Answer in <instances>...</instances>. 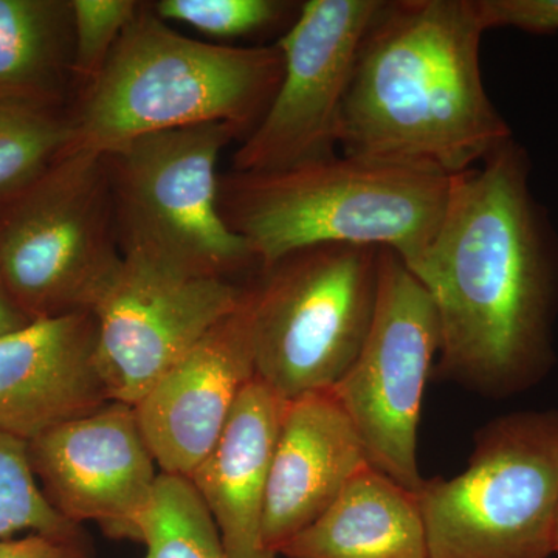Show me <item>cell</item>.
<instances>
[{"label": "cell", "instance_id": "603a6c76", "mask_svg": "<svg viewBox=\"0 0 558 558\" xmlns=\"http://www.w3.org/2000/svg\"><path fill=\"white\" fill-rule=\"evenodd\" d=\"M292 3L279 0H160L150 3L165 22H182L219 39L245 38L275 27Z\"/></svg>", "mask_w": 558, "mask_h": 558}, {"label": "cell", "instance_id": "44dd1931", "mask_svg": "<svg viewBox=\"0 0 558 558\" xmlns=\"http://www.w3.org/2000/svg\"><path fill=\"white\" fill-rule=\"evenodd\" d=\"M22 532L80 537L78 524L62 517L39 487L28 440L0 432V539Z\"/></svg>", "mask_w": 558, "mask_h": 558}, {"label": "cell", "instance_id": "7402d4cb", "mask_svg": "<svg viewBox=\"0 0 558 558\" xmlns=\"http://www.w3.org/2000/svg\"><path fill=\"white\" fill-rule=\"evenodd\" d=\"M73 17L72 78L76 97L105 69L113 47L137 16L135 0H70Z\"/></svg>", "mask_w": 558, "mask_h": 558}, {"label": "cell", "instance_id": "4316f807", "mask_svg": "<svg viewBox=\"0 0 558 558\" xmlns=\"http://www.w3.org/2000/svg\"><path fill=\"white\" fill-rule=\"evenodd\" d=\"M554 554L558 556V520H557V531H556V548H554Z\"/></svg>", "mask_w": 558, "mask_h": 558}, {"label": "cell", "instance_id": "9a60e30c", "mask_svg": "<svg viewBox=\"0 0 558 558\" xmlns=\"http://www.w3.org/2000/svg\"><path fill=\"white\" fill-rule=\"evenodd\" d=\"M366 468L357 433L330 389L290 399L264 505L266 553L277 558Z\"/></svg>", "mask_w": 558, "mask_h": 558}, {"label": "cell", "instance_id": "7a4b0ae2", "mask_svg": "<svg viewBox=\"0 0 558 558\" xmlns=\"http://www.w3.org/2000/svg\"><path fill=\"white\" fill-rule=\"evenodd\" d=\"M486 32L476 0H381L341 106L340 153L451 178L509 143L481 73Z\"/></svg>", "mask_w": 558, "mask_h": 558}, {"label": "cell", "instance_id": "30bf717a", "mask_svg": "<svg viewBox=\"0 0 558 558\" xmlns=\"http://www.w3.org/2000/svg\"><path fill=\"white\" fill-rule=\"evenodd\" d=\"M231 279L204 277L138 255L95 306V365L110 402L137 405L160 377L245 299Z\"/></svg>", "mask_w": 558, "mask_h": 558}, {"label": "cell", "instance_id": "2e32d148", "mask_svg": "<svg viewBox=\"0 0 558 558\" xmlns=\"http://www.w3.org/2000/svg\"><path fill=\"white\" fill-rule=\"evenodd\" d=\"M288 399L255 377L213 449L189 478L231 558H274L263 546L271 461Z\"/></svg>", "mask_w": 558, "mask_h": 558}, {"label": "cell", "instance_id": "d6986e66", "mask_svg": "<svg viewBox=\"0 0 558 558\" xmlns=\"http://www.w3.org/2000/svg\"><path fill=\"white\" fill-rule=\"evenodd\" d=\"M143 558H231L215 520L191 483L160 473L138 524Z\"/></svg>", "mask_w": 558, "mask_h": 558}, {"label": "cell", "instance_id": "d4e9b609", "mask_svg": "<svg viewBox=\"0 0 558 558\" xmlns=\"http://www.w3.org/2000/svg\"><path fill=\"white\" fill-rule=\"evenodd\" d=\"M0 558H90L80 537L31 534L0 539Z\"/></svg>", "mask_w": 558, "mask_h": 558}, {"label": "cell", "instance_id": "4fadbf2b", "mask_svg": "<svg viewBox=\"0 0 558 558\" xmlns=\"http://www.w3.org/2000/svg\"><path fill=\"white\" fill-rule=\"evenodd\" d=\"M253 293L218 323L134 405L160 473L189 480L255 379Z\"/></svg>", "mask_w": 558, "mask_h": 558}, {"label": "cell", "instance_id": "5b68a950", "mask_svg": "<svg viewBox=\"0 0 558 558\" xmlns=\"http://www.w3.org/2000/svg\"><path fill=\"white\" fill-rule=\"evenodd\" d=\"M428 558H549L558 520V411L481 428L468 469L414 492Z\"/></svg>", "mask_w": 558, "mask_h": 558}, {"label": "cell", "instance_id": "484cf974", "mask_svg": "<svg viewBox=\"0 0 558 558\" xmlns=\"http://www.w3.org/2000/svg\"><path fill=\"white\" fill-rule=\"evenodd\" d=\"M33 319L14 303L5 286L0 281V337L31 325Z\"/></svg>", "mask_w": 558, "mask_h": 558}, {"label": "cell", "instance_id": "ffe728a7", "mask_svg": "<svg viewBox=\"0 0 558 558\" xmlns=\"http://www.w3.org/2000/svg\"><path fill=\"white\" fill-rule=\"evenodd\" d=\"M72 143L70 113L0 101V201L31 185Z\"/></svg>", "mask_w": 558, "mask_h": 558}, {"label": "cell", "instance_id": "cb8c5ba5", "mask_svg": "<svg viewBox=\"0 0 558 558\" xmlns=\"http://www.w3.org/2000/svg\"><path fill=\"white\" fill-rule=\"evenodd\" d=\"M486 31L513 27L534 35L558 32V0H476Z\"/></svg>", "mask_w": 558, "mask_h": 558}, {"label": "cell", "instance_id": "3957f363", "mask_svg": "<svg viewBox=\"0 0 558 558\" xmlns=\"http://www.w3.org/2000/svg\"><path fill=\"white\" fill-rule=\"evenodd\" d=\"M449 189L438 172L333 153L220 175L219 211L259 269L322 244L388 248L409 263L435 236Z\"/></svg>", "mask_w": 558, "mask_h": 558}, {"label": "cell", "instance_id": "6da1fadb", "mask_svg": "<svg viewBox=\"0 0 558 558\" xmlns=\"http://www.w3.org/2000/svg\"><path fill=\"white\" fill-rule=\"evenodd\" d=\"M526 153L513 140L451 175L435 236L407 269L438 315L435 368L490 398H510L553 368L558 244L529 190Z\"/></svg>", "mask_w": 558, "mask_h": 558}, {"label": "cell", "instance_id": "ba28073f", "mask_svg": "<svg viewBox=\"0 0 558 558\" xmlns=\"http://www.w3.org/2000/svg\"><path fill=\"white\" fill-rule=\"evenodd\" d=\"M379 247L322 244L259 269L253 293L256 377L284 399L328 391L368 336Z\"/></svg>", "mask_w": 558, "mask_h": 558}, {"label": "cell", "instance_id": "5bb4252c", "mask_svg": "<svg viewBox=\"0 0 558 558\" xmlns=\"http://www.w3.org/2000/svg\"><path fill=\"white\" fill-rule=\"evenodd\" d=\"M90 312L35 319L0 337V432L28 440L110 402Z\"/></svg>", "mask_w": 558, "mask_h": 558}, {"label": "cell", "instance_id": "e0dca14e", "mask_svg": "<svg viewBox=\"0 0 558 558\" xmlns=\"http://www.w3.org/2000/svg\"><path fill=\"white\" fill-rule=\"evenodd\" d=\"M278 556L428 558L427 535L414 492L366 468Z\"/></svg>", "mask_w": 558, "mask_h": 558}, {"label": "cell", "instance_id": "8fae6325", "mask_svg": "<svg viewBox=\"0 0 558 558\" xmlns=\"http://www.w3.org/2000/svg\"><path fill=\"white\" fill-rule=\"evenodd\" d=\"M381 0H307L277 46L282 78L231 171L282 170L337 153L341 106Z\"/></svg>", "mask_w": 558, "mask_h": 558}, {"label": "cell", "instance_id": "7c38bea8", "mask_svg": "<svg viewBox=\"0 0 558 558\" xmlns=\"http://www.w3.org/2000/svg\"><path fill=\"white\" fill-rule=\"evenodd\" d=\"M28 447L44 494L62 517L138 542L160 473L134 407L105 403L47 429Z\"/></svg>", "mask_w": 558, "mask_h": 558}, {"label": "cell", "instance_id": "ac0fdd59", "mask_svg": "<svg viewBox=\"0 0 558 558\" xmlns=\"http://www.w3.org/2000/svg\"><path fill=\"white\" fill-rule=\"evenodd\" d=\"M72 62L70 0H0V101L64 110Z\"/></svg>", "mask_w": 558, "mask_h": 558}, {"label": "cell", "instance_id": "9c48e42d", "mask_svg": "<svg viewBox=\"0 0 558 558\" xmlns=\"http://www.w3.org/2000/svg\"><path fill=\"white\" fill-rule=\"evenodd\" d=\"M440 347L438 315L403 260L380 248L376 312L365 343L330 391L357 433L371 468L416 492L417 429Z\"/></svg>", "mask_w": 558, "mask_h": 558}, {"label": "cell", "instance_id": "8992f818", "mask_svg": "<svg viewBox=\"0 0 558 558\" xmlns=\"http://www.w3.org/2000/svg\"><path fill=\"white\" fill-rule=\"evenodd\" d=\"M121 264L105 154L68 150L0 201V281L33 322L92 314Z\"/></svg>", "mask_w": 558, "mask_h": 558}, {"label": "cell", "instance_id": "277c9868", "mask_svg": "<svg viewBox=\"0 0 558 558\" xmlns=\"http://www.w3.org/2000/svg\"><path fill=\"white\" fill-rule=\"evenodd\" d=\"M282 68L277 44L186 38L142 3L69 112V150L108 154L145 135L208 123H229L245 138L274 100Z\"/></svg>", "mask_w": 558, "mask_h": 558}, {"label": "cell", "instance_id": "52a82bcc", "mask_svg": "<svg viewBox=\"0 0 558 558\" xmlns=\"http://www.w3.org/2000/svg\"><path fill=\"white\" fill-rule=\"evenodd\" d=\"M238 137L229 123H208L145 135L105 154L123 256L227 279L258 266L219 211V157Z\"/></svg>", "mask_w": 558, "mask_h": 558}]
</instances>
